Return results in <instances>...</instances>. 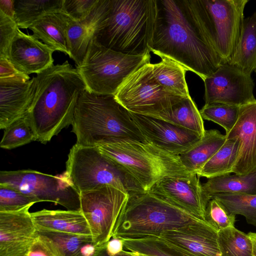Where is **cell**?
I'll return each mask as SVG.
<instances>
[{"label":"cell","instance_id":"obj_1","mask_svg":"<svg viewBox=\"0 0 256 256\" xmlns=\"http://www.w3.org/2000/svg\"><path fill=\"white\" fill-rule=\"evenodd\" d=\"M150 52L168 57L203 80L222 64L202 28L192 0H156Z\"/></svg>","mask_w":256,"mask_h":256},{"label":"cell","instance_id":"obj_2","mask_svg":"<svg viewBox=\"0 0 256 256\" xmlns=\"http://www.w3.org/2000/svg\"><path fill=\"white\" fill-rule=\"evenodd\" d=\"M32 78L28 116L36 140L46 144L72 124L78 99L86 86L77 68L68 60L53 64Z\"/></svg>","mask_w":256,"mask_h":256},{"label":"cell","instance_id":"obj_3","mask_svg":"<svg viewBox=\"0 0 256 256\" xmlns=\"http://www.w3.org/2000/svg\"><path fill=\"white\" fill-rule=\"evenodd\" d=\"M72 125L76 144L84 146H95L114 140L148 142L129 112L114 95L84 90L78 99Z\"/></svg>","mask_w":256,"mask_h":256},{"label":"cell","instance_id":"obj_4","mask_svg":"<svg viewBox=\"0 0 256 256\" xmlns=\"http://www.w3.org/2000/svg\"><path fill=\"white\" fill-rule=\"evenodd\" d=\"M156 17V0H110L108 16L94 39L124 54L150 52Z\"/></svg>","mask_w":256,"mask_h":256},{"label":"cell","instance_id":"obj_5","mask_svg":"<svg viewBox=\"0 0 256 256\" xmlns=\"http://www.w3.org/2000/svg\"><path fill=\"white\" fill-rule=\"evenodd\" d=\"M203 220L148 192L129 195L112 238L133 240L158 237L168 230Z\"/></svg>","mask_w":256,"mask_h":256},{"label":"cell","instance_id":"obj_6","mask_svg":"<svg viewBox=\"0 0 256 256\" xmlns=\"http://www.w3.org/2000/svg\"><path fill=\"white\" fill-rule=\"evenodd\" d=\"M96 146L130 174L144 192L164 177L192 174L184 166L179 156L149 142L114 140Z\"/></svg>","mask_w":256,"mask_h":256},{"label":"cell","instance_id":"obj_7","mask_svg":"<svg viewBox=\"0 0 256 256\" xmlns=\"http://www.w3.org/2000/svg\"><path fill=\"white\" fill-rule=\"evenodd\" d=\"M65 174L80 194L105 186L129 195L144 192L130 174L96 146L74 145L68 155Z\"/></svg>","mask_w":256,"mask_h":256},{"label":"cell","instance_id":"obj_8","mask_svg":"<svg viewBox=\"0 0 256 256\" xmlns=\"http://www.w3.org/2000/svg\"><path fill=\"white\" fill-rule=\"evenodd\" d=\"M150 52L130 56L108 48L94 38L76 66L90 92L114 95L125 80L142 65L150 62Z\"/></svg>","mask_w":256,"mask_h":256},{"label":"cell","instance_id":"obj_9","mask_svg":"<svg viewBox=\"0 0 256 256\" xmlns=\"http://www.w3.org/2000/svg\"><path fill=\"white\" fill-rule=\"evenodd\" d=\"M198 20L222 64H228L240 38L248 0H192Z\"/></svg>","mask_w":256,"mask_h":256},{"label":"cell","instance_id":"obj_10","mask_svg":"<svg viewBox=\"0 0 256 256\" xmlns=\"http://www.w3.org/2000/svg\"><path fill=\"white\" fill-rule=\"evenodd\" d=\"M114 96L128 112L154 118L186 98L162 86L154 76L150 62L142 65L132 73Z\"/></svg>","mask_w":256,"mask_h":256},{"label":"cell","instance_id":"obj_11","mask_svg":"<svg viewBox=\"0 0 256 256\" xmlns=\"http://www.w3.org/2000/svg\"><path fill=\"white\" fill-rule=\"evenodd\" d=\"M0 184L12 187L38 202H52L67 210L80 211V194L65 172L53 176L31 170L0 171Z\"/></svg>","mask_w":256,"mask_h":256},{"label":"cell","instance_id":"obj_12","mask_svg":"<svg viewBox=\"0 0 256 256\" xmlns=\"http://www.w3.org/2000/svg\"><path fill=\"white\" fill-rule=\"evenodd\" d=\"M129 194L110 186L80 194V211L94 244L102 246L112 238L116 222Z\"/></svg>","mask_w":256,"mask_h":256},{"label":"cell","instance_id":"obj_13","mask_svg":"<svg viewBox=\"0 0 256 256\" xmlns=\"http://www.w3.org/2000/svg\"><path fill=\"white\" fill-rule=\"evenodd\" d=\"M204 82L205 104L218 102L241 106L256 100L251 76L235 66L222 64Z\"/></svg>","mask_w":256,"mask_h":256},{"label":"cell","instance_id":"obj_14","mask_svg":"<svg viewBox=\"0 0 256 256\" xmlns=\"http://www.w3.org/2000/svg\"><path fill=\"white\" fill-rule=\"evenodd\" d=\"M199 178L196 174L166 176L159 180L149 192L206 220L210 199Z\"/></svg>","mask_w":256,"mask_h":256},{"label":"cell","instance_id":"obj_15","mask_svg":"<svg viewBox=\"0 0 256 256\" xmlns=\"http://www.w3.org/2000/svg\"><path fill=\"white\" fill-rule=\"evenodd\" d=\"M158 237L183 256H221L218 231L206 220L168 230Z\"/></svg>","mask_w":256,"mask_h":256},{"label":"cell","instance_id":"obj_16","mask_svg":"<svg viewBox=\"0 0 256 256\" xmlns=\"http://www.w3.org/2000/svg\"><path fill=\"white\" fill-rule=\"evenodd\" d=\"M129 114L148 142L176 155L191 148L202 137L159 118Z\"/></svg>","mask_w":256,"mask_h":256},{"label":"cell","instance_id":"obj_17","mask_svg":"<svg viewBox=\"0 0 256 256\" xmlns=\"http://www.w3.org/2000/svg\"><path fill=\"white\" fill-rule=\"evenodd\" d=\"M30 208L0 212V256H27L38 234Z\"/></svg>","mask_w":256,"mask_h":256},{"label":"cell","instance_id":"obj_18","mask_svg":"<svg viewBox=\"0 0 256 256\" xmlns=\"http://www.w3.org/2000/svg\"><path fill=\"white\" fill-rule=\"evenodd\" d=\"M225 135L226 138H237L240 143L232 172L256 173V100L240 106L236 123Z\"/></svg>","mask_w":256,"mask_h":256},{"label":"cell","instance_id":"obj_19","mask_svg":"<svg viewBox=\"0 0 256 256\" xmlns=\"http://www.w3.org/2000/svg\"><path fill=\"white\" fill-rule=\"evenodd\" d=\"M52 48L33 35L18 30L9 48L8 60L24 74H38L54 64Z\"/></svg>","mask_w":256,"mask_h":256},{"label":"cell","instance_id":"obj_20","mask_svg":"<svg viewBox=\"0 0 256 256\" xmlns=\"http://www.w3.org/2000/svg\"><path fill=\"white\" fill-rule=\"evenodd\" d=\"M110 0H99L90 14L84 20H72L67 30L69 56L77 66L82 62L90 42L106 18Z\"/></svg>","mask_w":256,"mask_h":256},{"label":"cell","instance_id":"obj_21","mask_svg":"<svg viewBox=\"0 0 256 256\" xmlns=\"http://www.w3.org/2000/svg\"><path fill=\"white\" fill-rule=\"evenodd\" d=\"M34 79L0 78V128L26 115L32 97Z\"/></svg>","mask_w":256,"mask_h":256},{"label":"cell","instance_id":"obj_22","mask_svg":"<svg viewBox=\"0 0 256 256\" xmlns=\"http://www.w3.org/2000/svg\"><path fill=\"white\" fill-rule=\"evenodd\" d=\"M38 232L50 230L82 235H91L86 220L81 211L42 210L31 212Z\"/></svg>","mask_w":256,"mask_h":256},{"label":"cell","instance_id":"obj_23","mask_svg":"<svg viewBox=\"0 0 256 256\" xmlns=\"http://www.w3.org/2000/svg\"><path fill=\"white\" fill-rule=\"evenodd\" d=\"M72 19L62 10L48 14L30 27L33 36L53 50L70 55L67 30Z\"/></svg>","mask_w":256,"mask_h":256},{"label":"cell","instance_id":"obj_24","mask_svg":"<svg viewBox=\"0 0 256 256\" xmlns=\"http://www.w3.org/2000/svg\"><path fill=\"white\" fill-rule=\"evenodd\" d=\"M226 139V135L217 130H206L196 144L179 155L182 164L190 173L197 174L222 146Z\"/></svg>","mask_w":256,"mask_h":256},{"label":"cell","instance_id":"obj_25","mask_svg":"<svg viewBox=\"0 0 256 256\" xmlns=\"http://www.w3.org/2000/svg\"><path fill=\"white\" fill-rule=\"evenodd\" d=\"M229 64L251 76L256 70V11L244 19L238 44Z\"/></svg>","mask_w":256,"mask_h":256},{"label":"cell","instance_id":"obj_26","mask_svg":"<svg viewBox=\"0 0 256 256\" xmlns=\"http://www.w3.org/2000/svg\"><path fill=\"white\" fill-rule=\"evenodd\" d=\"M161 60L152 64V71L156 80L166 90L182 97L190 96L185 74L188 70L184 66L167 56L160 57Z\"/></svg>","mask_w":256,"mask_h":256},{"label":"cell","instance_id":"obj_27","mask_svg":"<svg viewBox=\"0 0 256 256\" xmlns=\"http://www.w3.org/2000/svg\"><path fill=\"white\" fill-rule=\"evenodd\" d=\"M157 118L195 132L202 136L206 130L200 110L190 96L184 98L164 110Z\"/></svg>","mask_w":256,"mask_h":256},{"label":"cell","instance_id":"obj_28","mask_svg":"<svg viewBox=\"0 0 256 256\" xmlns=\"http://www.w3.org/2000/svg\"><path fill=\"white\" fill-rule=\"evenodd\" d=\"M210 200L217 194H256V173L249 174H226L208 178L202 184Z\"/></svg>","mask_w":256,"mask_h":256},{"label":"cell","instance_id":"obj_29","mask_svg":"<svg viewBox=\"0 0 256 256\" xmlns=\"http://www.w3.org/2000/svg\"><path fill=\"white\" fill-rule=\"evenodd\" d=\"M237 138H226L218 152L203 166L196 174L210 178L232 173L240 148Z\"/></svg>","mask_w":256,"mask_h":256},{"label":"cell","instance_id":"obj_30","mask_svg":"<svg viewBox=\"0 0 256 256\" xmlns=\"http://www.w3.org/2000/svg\"><path fill=\"white\" fill-rule=\"evenodd\" d=\"M64 0H15L14 20L20 28H28L44 15L62 10Z\"/></svg>","mask_w":256,"mask_h":256},{"label":"cell","instance_id":"obj_31","mask_svg":"<svg viewBox=\"0 0 256 256\" xmlns=\"http://www.w3.org/2000/svg\"><path fill=\"white\" fill-rule=\"evenodd\" d=\"M221 256H252V246L248 234L234 226L218 231Z\"/></svg>","mask_w":256,"mask_h":256},{"label":"cell","instance_id":"obj_32","mask_svg":"<svg viewBox=\"0 0 256 256\" xmlns=\"http://www.w3.org/2000/svg\"><path fill=\"white\" fill-rule=\"evenodd\" d=\"M124 250L136 256H183L158 237L122 240Z\"/></svg>","mask_w":256,"mask_h":256},{"label":"cell","instance_id":"obj_33","mask_svg":"<svg viewBox=\"0 0 256 256\" xmlns=\"http://www.w3.org/2000/svg\"><path fill=\"white\" fill-rule=\"evenodd\" d=\"M212 198L220 202L230 214L244 216L248 224L256 227V194H217Z\"/></svg>","mask_w":256,"mask_h":256},{"label":"cell","instance_id":"obj_34","mask_svg":"<svg viewBox=\"0 0 256 256\" xmlns=\"http://www.w3.org/2000/svg\"><path fill=\"white\" fill-rule=\"evenodd\" d=\"M36 140L28 114L4 128L0 148L10 150Z\"/></svg>","mask_w":256,"mask_h":256},{"label":"cell","instance_id":"obj_35","mask_svg":"<svg viewBox=\"0 0 256 256\" xmlns=\"http://www.w3.org/2000/svg\"><path fill=\"white\" fill-rule=\"evenodd\" d=\"M240 106L223 103L205 104L200 110L203 119L212 121L228 132L236 123Z\"/></svg>","mask_w":256,"mask_h":256},{"label":"cell","instance_id":"obj_36","mask_svg":"<svg viewBox=\"0 0 256 256\" xmlns=\"http://www.w3.org/2000/svg\"><path fill=\"white\" fill-rule=\"evenodd\" d=\"M38 232L50 238L57 242L62 250L65 256H82V246L88 242H93L91 235L76 234L50 230L38 231Z\"/></svg>","mask_w":256,"mask_h":256},{"label":"cell","instance_id":"obj_37","mask_svg":"<svg viewBox=\"0 0 256 256\" xmlns=\"http://www.w3.org/2000/svg\"><path fill=\"white\" fill-rule=\"evenodd\" d=\"M37 202L32 197L9 186L0 184V212L18 211Z\"/></svg>","mask_w":256,"mask_h":256},{"label":"cell","instance_id":"obj_38","mask_svg":"<svg viewBox=\"0 0 256 256\" xmlns=\"http://www.w3.org/2000/svg\"><path fill=\"white\" fill-rule=\"evenodd\" d=\"M206 220L219 231L234 226L236 216L230 214L220 202L212 198L207 205Z\"/></svg>","mask_w":256,"mask_h":256},{"label":"cell","instance_id":"obj_39","mask_svg":"<svg viewBox=\"0 0 256 256\" xmlns=\"http://www.w3.org/2000/svg\"><path fill=\"white\" fill-rule=\"evenodd\" d=\"M27 256H65V254L57 242L38 232Z\"/></svg>","mask_w":256,"mask_h":256},{"label":"cell","instance_id":"obj_40","mask_svg":"<svg viewBox=\"0 0 256 256\" xmlns=\"http://www.w3.org/2000/svg\"><path fill=\"white\" fill-rule=\"evenodd\" d=\"M99 0H64L62 10L73 20L81 21L94 10Z\"/></svg>","mask_w":256,"mask_h":256},{"label":"cell","instance_id":"obj_41","mask_svg":"<svg viewBox=\"0 0 256 256\" xmlns=\"http://www.w3.org/2000/svg\"><path fill=\"white\" fill-rule=\"evenodd\" d=\"M18 28L14 19L0 12V56L8 58L10 46Z\"/></svg>","mask_w":256,"mask_h":256},{"label":"cell","instance_id":"obj_42","mask_svg":"<svg viewBox=\"0 0 256 256\" xmlns=\"http://www.w3.org/2000/svg\"><path fill=\"white\" fill-rule=\"evenodd\" d=\"M0 78L30 80L28 75L17 70L6 58L0 56Z\"/></svg>","mask_w":256,"mask_h":256},{"label":"cell","instance_id":"obj_43","mask_svg":"<svg viewBox=\"0 0 256 256\" xmlns=\"http://www.w3.org/2000/svg\"><path fill=\"white\" fill-rule=\"evenodd\" d=\"M106 248L108 254L114 256L124 250L123 241L118 238H112L106 244Z\"/></svg>","mask_w":256,"mask_h":256},{"label":"cell","instance_id":"obj_44","mask_svg":"<svg viewBox=\"0 0 256 256\" xmlns=\"http://www.w3.org/2000/svg\"><path fill=\"white\" fill-rule=\"evenodd\" d=\"M14 2L15 0H0V12L14 20Z\"/></svg>","mask_w":256,"mask_h":256},{"label":"cell","instance_id":"obj_45","mask_svg":"<svg viewBox=\"0 0 256 256\" xmlns=\"http://www.w3.org/2000/svg\"><path fill=\"white\" fill-rule=\"evenodd\" d=\"M106 244L102 246L98 250L95 256H110L106 250ZM114 256H132L130 254L128 253L126 250H124L122 252L119 254L114 255Z\"/></svg>","mask_w":256,"mask_h":256},{"label":"cell","instance_id":"obj_46","mask_svg":"<svg viewBox=\"0 0 256 256\" xmlns=\"http://www.w3.org/2000/svg\"><path fill=\"white\" fill-rule=\"evenodd\" d=\"M252 246V256H256V233L250 232L248 234Z\"/></svg>","mask_w":256,"mask_h":256},{"label":"cell","instance_id":"obj_47","mask_svg":"<svg viewBox=\"0 0 256 256\" xmlns=\"http://www.w3.org/2000/svg\"><path fill=\"white\" fill-rule=\"evenodd\" d=\"M132 256H134V255H132V254H131Z\"/></svg>","mask_w":256,"mask_h":256},{"label":"cell","instance_id":"obj_48","mask_svg":"<svg viewBox=\"0 0 256 256\" xmlns=\"http://www.w3.org/2000/svg\"></svg>","mask_w":256,"mask_h":256}]
</instances>
